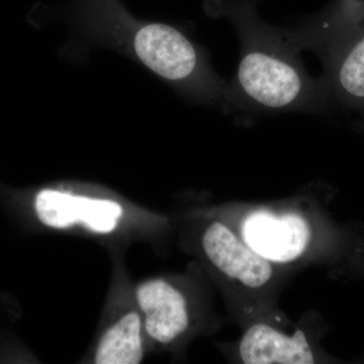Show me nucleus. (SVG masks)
I'll return each mask as SVG.
<instances>
[{
  "mask_svg": "<svg viewBox=\"0 0 364 364\" xmlns=\"http://www.w3.org/2000/svg\"><path fill=\"white\" fill-rule=\"evenodd\" d=\"M240 39L238 71L228 83L230 107L263 112H317L327 105L321 79L306 74L291 33L251 18L235 23Z\"/></svg>",
  "mask_w": 364,
  "mask_h": 364,
  "instance_id": "f257e3e1",
  "label": "nucleus"
},
{
  "mask_svg": "<svg viewBox=\"0 0 364 364\" xmlns=\"http://www.w3.org/2000/svg\"><path fill=\"white\" fill-rule=\"evenodd\" d=\"M293 36L299 49L311 48L322 59L328 100L364 117V2L339 0L317 31Z\"/></svg>",
  "mask_w": 364,
  "mask_h": 364,
  "instance_id": "f03ea898",
  "label": "nucleus"
},
{
  "mask_svg": "<svg viewBox=\"0 0 364 364\" xmlns=\"http://www.w3.org/2000/svg\"><path fill=\"white\" fill-rule=\"evenodd\" d=\"M296 203L252 205L223 215L249 247L275 267L291 265L316 247L317 225Z\"/></svg>",
  "mask_w": 364,
  "mask_h": 364,
  "instance_id": "7ed1b4c3",
  "label": "nucleus"
},
{
  "mask_svg": "<svg viewBox=\"0 0 364 364\" xmlns=\"http://www.w3.org/2000/svg\"><path fill=\"white\" fill-rule=\"evenodd\" d=\"M133 47L138 59L160 77L230 107L228 83L212 71L203 53L181 31L147 23L135 33Z\"/></svg>",
  "mask_w": 364,
  "mask_h": 364,
  "instance_id": "20e7f679",
  "label": "nucleus"
},
{
  "mask_svg": "<svg viewBox=\"0 0 364 364\" xmlns=\"http://www.w3.org/2000/svg\"><path fill=\"white\" fill-rule=\"evenodd\" d=\"M200 246L210 267L232 286L255 293L269 287L277 267L261 257L223 215L203 228Z\"/></svg>",
  "mask_w": 364,
  "mask_h": 364,
  "instance_id": "39448f33",
  "label": "nucleus"
},
{
  "mask_svg": "<svg viewBox=\"0 0 364 364\" xmlns=\"http://www.w3.org/2000/svg\"><path fill=\"white\" fill-rule=\"evenodd\" d=\"M35 208L40 221L53 229L83 225L100 234L114 231L123 215V208L114 200L76 196L56 189L40 191Z\"/></svg>",
  "mask_w": 364,
  "mask_h": 364,
  "instance_id": "423d86ee",
  "label": "nucleus"
},
{
  "mask_svg": "<svg viewBox=\"0 0 364 364\" xmlns=\"http://www.w3.org/2000/svg\"><path fill=\"white\" fill-rule=\"evenodd\" d=\"M138 310L146 336L154 343L170 345L188 331L191 311L186 294L168 280L144 282L136 289Z\"/></svg>",
  "mask_w": 364,
  "mask_h": 364,
  "instance_id": "0eeeda50",
  "label": "nucleus"
},
{
  "mask_svg": "<svg viewBox=\"0 0 364 364\" xmlns=\"http://www.w3.org/2000/svg\"><path fill=\"white\" fill-rule=\"evenodd\" d=\"M241 363L245 364H313L317 358L306 333L287 334L267 323L249 326L238 343Z\"/></svg>",
  "mask_w": 364,
  "mask_h": 364,
  "instance_id": "6e6552de",
  "label": "nucleus"
},
{
  "mask_svg": "<svg viewBox=\"0 0 364 364\" xmlns=\"http://www.w3.org/2000/svg\"><path fill=\"white\" fill-rule=\"evenodd\" d=\"M142 316L128 311L112 323L98 341L93 361L97 364H138L145 352Z\"/></svg>",
  "mask_w": 364,
  "mask_h": 364,
  "instance_id": "1a4fd4ad",
  "label": "nucleus"
}]
</instances>
